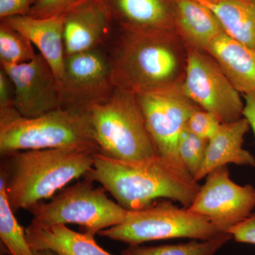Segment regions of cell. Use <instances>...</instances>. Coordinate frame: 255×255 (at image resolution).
<instances>
[{"instance_id":"4","label":"cell","mask_w":255,"mask_h":255,"mask_svg":"<svg viewBox=\"0 0 255 255\" xmlns=\"http://www.w3.org/2000/svg\"><path fill=\"white\" fill-rule=\"evenodd\" d=\"M69 147L100 151L87 111L58 109L34 118L21 117L17 110L0 114V153Z\"/></svg>"},{"instance_id":"5","label":"cell","mask_w":255,"mask_h":255,"mask_svg":"<svg viewBox=\"0 0 255 255\" xmlns=\"http://www.w3.org/2000/svg\"><path fill=\"white\" fill-rule=\"evenodd\" d=\"M100 152L133 161L158 155L136 95L116 87L107 100L87 110Z\"/></svg>"},{"instance_id":"13","label":"cell","mask_w":255,"mask_h":255,"mask_svg":"<svg viewBox=\"0 0 255 255\" xmlns=\"http://www.w3.org/2000/svg\"><path fill=\"white\" fill-rule=\"evenodd\" d=\"M114 22L102 0H83L63 14L65 57L105 48Z\"/></svg>"},{"instance_id":"20","label":"cell","mask_w":255,"mask_h":255,"mask_svg":"<svg viewBox=\"0 0 255 255\" xmlns=\"http://www.w3.org/2000/svg\"><path fill=\"white\" fill-rule=\"evenodd\" d=\"M209 8L226 34L255 49V0H196Z\"/></svg>"},{"instance_id":"21","label":"cell","mask_w":255,"mask_h":255,"mask_svg":"<svg viewBox=\"0 0 255 255\" xmlns=\"http://www.w3.org/2000/svg\"><path fill=\"white\" fill-rule=\"evenodd\" d=\"M233 239L228 233H219L207 241H194L160 246H129L122 255H215Z\"/></svg>"},{"instance_id":"23","label":"cell","mask_w":255,"mask_h":255,"mask_svg":"<svg viewBox=\"0 0 255 255\" xmlns=\"http://www.w3.org/2000/svg\"><path fill=\"white\" fill-rule=\"evenodd\" d=\"M31 42L14 28L0 23V63L18 65L28 63L36 57Z\"/></svg>"},{"instance_id":"27","label":"cell","mask_w":255,"mask_h":255,"mask_svg":"<svg viewBox=\"0 0 255 255\" xmlns=\"http://www.w3.org/2000/svg\"><path fill=\"white\" fill-rule=\"evenodd\" d=\"M238 243L255 246V213L244 221L230 228L228 232Z\"/></svg>"},{"instance_id":"16","label":"cell","mask_w":255,"mask_h":255,"mask_svg":"<svg viewBox=\"0 0 255 255\" xmlns=\"http://www.w3.org/2000/svg\"><path fill=\"white\" fill-rule=\"evenodd\" d=\"M33 251L50 250L60 255H112L97 243L95 236L78 233L63 224H43L32 220L25 228Z\"/></svg>"},{"instance_id":"12","label":"cell","mask_w":255,"mask_h":255,"mask_svg":"<svg viewBox=\"0 0 255 255\" xmlns=\"http://www.w3.org/2000/svg\"><path fill=\"white\" fill-rule=\"evenodd\" d=\"M14 89V105L21 117L34 118L62 108L60 84L39 53L28 63L2 64Z\"/></svg>"},{"instance_id":"10","label":"cell","mask_w":255,"mask_h":255,"mask_svg":"<svg viewBox=\"0 0 255 255\" xmlns=\"http://www.w3.org/2000/svg\"><path fill=\"white\" fill-rule=\"evenodd\" d=\"M188 209L206 218L219 233H227L254 213L255 188L233 182L228 166H223L206 176Z\"/></svg>"},{"instance_id":"22","label":"cell","mask_w":255,"mask_h":255,"mask_svg":"<svg viewBox=\"0 0 255 255\" xmlns=\"http://www.w3.org/2000/svg\"><path fill=\"white\" fill-rule=\"evenodd\" d=\"M6 193V181L0 172V238L9 255H34L23 229L14 216Z\"/></svg>"},{"instance_id":"25","label":"cell","mask_w":255,"mask_h":255,"mask_svg":"<svg viewBox=\"0 0 255 255\" xmlns=\"http://www.w3.org/2000/svg\"><path fill=\"white\" fill-rule=\"evenodd\" d=\"M222 124L216 114L198 107L188 119L187 128L197 136L209 140L216 135Z\"/></svg>"},{"instance_id":"6","label":"cell","mask_w":255,"mask_h":255,"mask_svg":"<svg viewBox=\"0 0 255 255\" xmlns=\"http://www.w3.org/2000/svg\"><path fill=\"white\" fill-rule=\"evenodd\" d=\"M172 201L159 199L143 209L128 211L123 222L103 230L98 235L137 246L177 238L207 241L221 233L206 218L188 208L174 205Z\"/></svg>"},{"instance_id":"30","label":"cell","mask_w":255,"mask_h":255,"mask_svg":"<svg viewBox=\"0 0 255 255\" xmlns=\"http://www.w3.org/2000/svg\"><path fill=\"white\" fill-rule=\"evenodd\" d=\"M243 97L244 101L243 117L248 120L255 136V92L243 95Z\"/></svg>"},{"instance_id":"28","label":"cell","mask_w":255,"mask_h":255,"mask_svg":"<svg viewBox=\"0 0 255 255\" xmlns=\"http://www.w3.org/2000/svg\"><path fill=\"white\" fill-rule=\"evenodd\" d=\"M38 0H0V18L26 15Z\"/></svg>"},{"instance_id":"9","label":"cell","mask_w":255,"mask_h":255,"mask_svg":"<svg viewBox=\"0 0 255 255\" xmlns=\"http://www.w3.org/2000/svg\"><path fill=\"white\" fill-rule=\"evenodd\" d=\"M185 47L183 87L189 98L203 110L216 114L223 124L243 118V95L219 64L204 50Z\"/></svg>"},{"instance_id":"11","label":"cell","mask_w":255,"mask_h":255,"mask_svg":"<svg viewBox=\"0 0 255 255\" xmlns=\"http://www.w3.org/2000/svg\"><path fill=\"white\" fill-rule=\"evenodd\" d=\"M60 87L64 108L87 111L107 100L116 88L107 50L97 48L65 57Z\"/></svg>"},{"instance_id":"24","label":"cell","mask_w":255,"mask_h":255,"mask_svg":"<svg viewBox=\"0 0 255 255\" xmlns=\"http://www.w3.org/2000/svg\"><path fill=\"white\" fill-rule=\"evenodd\" d=\"M209 140L184 129L178 143V153L184 168L193 178L200 169L207 150Z\"/></svg>"},{"instance_id":"31","label":"cell","mask_w":255,"mask_h":255,"mask_svg":"<svg viewBox=\"0 0 255 255\" xmlns=\"http://www.w3.org/2000/svg\"><path fill=\"white\" fill-rule=\"evenodd\" d=\"M34 255H60L50 250H39V251H33Z\"/></svg>"},{"instance_id":"1","label":"cell","mask_w":255,"mask_h":255,"mask_svg":"<svg viewBox=\"0 0 255 255\" xmlns=\"http://www.w3.org/2000/svg\"><path fill=\"white\" fill-rule=\"evenodd\" d=\"M85 177L100 183L127 211L143 209L159 199L189 208L201 187L187 172L159 155L127 161L97 152Z\"/></svg>"},{"instance_id":"29","label":"cell","mask_w":255,"mask_h":255,"mask_svg":"<svg viewBox=\"0 0 255 255\" xmlns=\"http://www.w3.org/2000/svg\"><path fill=\"white\" fill-rule=\"evenodd\" d=\"M14 105V89L6 72L0 68V111L12 110Z\"/></svg>"},{"instance_id":"19","label":"cell","mask_w":255,"mask_h":255,"mask_svg":"<svg viewBox=\"0 0 255 255\" xmlns=\"http://www.w3.org/2000/svg\"><path fill=\"white\" fill-rule=\"evenodd\" d=\"M174 23L185 46L205 50L217 37L226 33L214 13L196 0H174Z\"/></svg>"},{"instance_id":"7","label":"cell","mask_w":255,"mask_h":255,"mask_svg":"<svg viewBox=\"0 0 255 255\" xmlns=\"http://www.w3.org/2000/svg\"><path fill=\"white\" fill-rule=\"evenodd\" d=\"M83 180L62 189L29 210L33 221L43 224H78L85 233L95 236L123 222L127 210L107 196L105 188L95 187L94 181Z\"/></svg>"},{"instance_id":"8","label":"cell","mask_w":255,"mask_h":255,"mask_svg":"<svg viewBox=\"0 0 255 255\" xmlns=\"http://www.w3.org/2000/svg\"><path fill=\"white\" fill-rule=\"evenodd\" d=\"M157 154L179 168H184L178 143L188 119L198 108L183 87V77L173 83L135 94Z\"/></svg>"},{"instance_id":"26","label":"cell","mask_w":255,"mask_h":255,"mask_svg":"<svg viewBox=\"0 0 255 255\" xmlns=\"http://www.w3.org/2000/svg\"><path fill=\"white\" fill-rule=\"evenodd\" d=\"M83 0H38L26 15L36 18L62 16Z\"/></svg>"},{"instance_id":"18","label":"cell","mask_w":255,"mask_h":255,"mask_svg":"<svg viewBox=\"0 0 255 255\" xmlns=\"http://www.w3.org/2000/svg\"><path fill=\"white\" fill-rule=\"evenodd\" d=\"M119 28L175 31L167 0H102Z\"/></svg>"},{"instance_id":"3","label":"cell","mask_w":255,"mask_h":255,"mask_svg":"<svg viewBox=\"0 0 255 255\" xmlns=\"http://www.w3.org/2000/svg\"><path fill=\"white\" fill-rule=\"evenodd\" d=\"M97 152L91 147H69L2 156L0 172L5 177L11 209L14 212L29 211L71 181L85 177L93 167Z\"/></svg>"},{"instance_id":"17","label":"cell","mask_w":255,"mask_h":255,"mask_svg":"<svg viewBox=\"0 0 255 255\" xmlns=\"http://www.w3.org/2000/svg\"><path fill=\"white\" fill-rule=\"evenodd\" d=\"M242 95L255 92V49L223 33L206 48Z\"/></svg>"},{"instance_id":"2","label":"cell","mask_w":255,"mask_h":255,"mask_svg":"<svg viewBox=\"0 0 255 255\" xmlns=\"http://www.w3.org/2000/svg\"><path fill=\"white\" fill-rule=\"evenodd\" d=\"M116 87L134 94L182 78L187 50L175 31L120 28L108 50Z\"/></svg>"},{"instance_id":"14","label":"cell","mask_w":255,"mask_h":255,"mask_svg":"<svg viewBox=\"0 0 255 255\" xmlns=\"http://www.w3.org/2000/svg\"><path fill=\"white\" fill-rule=\"evenodd\" d=\"M1 21L22 33L36 47L38 53L51 67L60 84L65 60L63 15L48 18L16 15L1 19Z\"/></svg>"},{"instance_id":"15","label":"cell","mask_w":255,"mask_h":255,"mask_svg":"<svg viewBox=\"0 0 255 255\" xmlns=\"http://www.w3.org/2000/svg\"><path fill=\"white\" fill-rule=\"evenodd\" d=\"M250 129V124L244 117L221 124L216 135L209 140L205 158L194 177L196 182L206 178L215 169L229 164L255 166L254 156L243 147L245 136Z\"/></svg>"}]
</instances>
